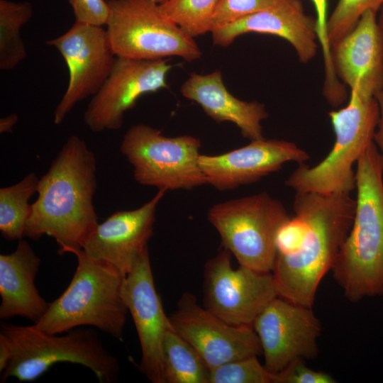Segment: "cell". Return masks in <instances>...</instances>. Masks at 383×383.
Returning a JSON list of instances; mask_svg holds the SVG:
<instances>
[{
    "instance_id": "cell-29",
    "label": "cell",
    "mask_w": 383,
    "mask_h": 383,
    "mask_svg": "<svg viewBox=\"0 0 383 383\" xmlns=\"http://www.w3.org/2000/svg\"><path fill=\"white\" fill-rule=\"evenodd\" d=\"M276 383H335L330 374L306 366L303 359L296 360L276 374Z\"/></svg>"
},
{
    "instance_id": "cell-6",
    "label": "cell",
    "mask_w": 383,
    "mask_h": 383,
    "mask_svg": "<svg viewBox=\"0 0 383 383\" xmlns=\"http://www.w3.org/2000/svg\"><path fill=\"white\" fill-rule=\"evenodd\" d=\"M328 116L335 135L334 145L316 165L299 164L285 182L296 192L350 193L355 188L353 166L374 142L379 117L377 101L374 96L352 89L348 104Z\"/></svg>"
},
{
    "instance_id": "cell-32",
    "label": "cell",
    "mask_w": 383,
    "mask_h": 383,
    "mask_svg": "<svg viewBox=\"0 0 383 383\" xmlns=\"http://www.w3.org/2000/svg\"><path fill=\"white\" fill-rule=\"evenodd\" d=\"M316 14V33L318 43L321 46L325 73L331 75L333 73V67L331 58V45L328 39L327 22H328V0H311Z\"/></svg>"
},
{
    "instance_id": "cell-10",
    "label": "cell",
    "mask_w": 383,
    "mask_h": 383,
    "mask_svg": "<svg viewBox=\"0 0 383 383\" xmlns=\"http://www.w3.org/2000/svg\"><path fill=\"white\" fill-rule=\"evenodd\" d=\"M224 248L209 260L204 272V306L233 326H252L260 312L279 296L272 272L231 265Z\"/></svg>"
},
{
    "instance_id": "cell-25",
    "label": "cell",
    "mask_w": 383,
    "mask_h": 383,
    "mask_svg": "<svg viewBox=\"0 0 383 383\" xmlns=\"http://www.w3.org/2000/svg\"><path fill=\"white\" fill-rule=\"evenodd\" d=\"M218 0H170L160 4L162 13L192 38L211 30Z\"/></svg>"
},
{
    "instance_id": "cell-21",
    "label": "cell",
    "mask_w": 383,
    "mask_h": 383,
    "mask_svg": "<svg viewBox=\"0 0 383 383\" xmlns=\"http://www.w3.org/2000/svg\"><path fill=\"white\" fill-rule=\"evenodd\" d=\"M40 259L30 244L20 240L14 252L0 255V318L21 316L38 322L49 304L39 294L34 280Z\"/></svg>"
},
{
    "instance_id": "cell-36",
    "label": "cell",
    "mask_w": 383,
    "mask_h": 383,
    "mask_svg": "<svg viewBox=\"0 0 383 383\" xmlns=\"http://www.w3.org/2000/svg\"><path fill=\"white\" fill-rule=\"evenodd\" d=\"M377 23L383 37V5L377 13Z\"/></svg>"
},
{
    "instance_id": "cell-19",
    "label": "cell",
    "mask_w": 383,
    "mask_h": 383,
    "mask_svg": "<svg viewBox=\"0 0 383 383\" xmlns=\"http://www.w3.org/2000/svg\"><path fill=\"white\" fill-rule=\"evenodd\" d=\"M377 13L368 11L331 47L334 71L350 90L375 95L383 91V37Z\"/></svg>"
},
{
    "instance_id": "cell-24",
    "label": "cell",
    "mask_w": 383,
    "mask_h": 383,
    "mask_svg": "<svg viewBox=\"0 0 383 383\" xmlns=\"http://www.w3.org/2000/svg\"><path fill=\"white\" fill-rule=\"evenodd\" d=\"M33 15L28 1L14 2L0 0V69L16 67L26 55V48L21 36L22 26Z\"/></svg>"
},
{
    "instance_id": "cell-30",
    "label": "cell",
    "mask_w": 383,
    "mask_h": 383,
    "mask_svg": "<svg viewBox=\"0 0 383 383\" xmlns=\"http://www.w3.org/2000/svg\"><path fill=\"white\" fill-rule=\"evenodd\" d=\"M289 218L279 229L276 237L277 255H289L300 246L306 231V223L299 213Z\"/></svg>"
},
{
    "instance_id": "cell-16",
    "label": "cell",
    "mask_w": 383,
    "mask_h": 383,
    "mask_svg": "<svg viewBox=\"0 0 383 383\" xmlns=\"http://www.w3.org/2000/svg\"><path fill=\"white\" fill-rule=\"evenodd\" d=\"M309 158L308 153L292 142L262 138L223 154H201L199 164L207 184L226 191L258 181L288 162L301 164Z\"/></svg>"
},
{
    "instance_id": "cell-11",
    "label": "cell",
    "mask_w": 383,
    "mask_h": 383,
    "mask_svg": "<svg viewBox=\"0 0 383 383\" xmlns=\"http://www.w3.org/2000/svg\"><path fill=\"white\" fill-rule=\"evenodd\" d=\"M47 43L59 51L69 71L67 88L54 111V123L58 125L77 103L97 93L109 76L116 56L106 30L78 21Z\"/></svg>"
},
{
    "instance_id": "cell-14",
    "label": "cell",
    "mask_w": 383,
    "mask_h": 383,
    "mask_svg": "<svg viewBox=\"0 0 383 383\" xmlns=\"http://www.w3.org/2000/svg\"><path fill=\"white\" fill-rule=\"evenodd\" d=\"M170 317L175 331L190 343L210 369L223 363L262 353L252 326H233L184 293Z\"/></svg>"
},
{
    "instance_id": "cell-28",
    "label": "cell",
    "mask_w": 383,
    "mask_h": 383,
    "mask_svg": "<svg viewBox=\"0 0 383 383\" xmlns=\"http://www.w3.org/2000/svg\"><path fill=\"white\" fill-rule=\"evenodd\" d=\"M282 0H218L212 17L211 30L246 16L274 7Z\"/></svg>"
},
{
    "instance_id": "cell-7",
    "label": "cell",
    "mask_w": 383,
    "mask_h": 383,
    "mask_svg": "<svg viewBox=\"0 0 383 383\" xmlns=\"http://www.w3.org/2000/svg\"><path fill=\"white\" fill-rule=\"evenodd\" d=\"M207 218L240 265L272 272L277 232L290 218L282 202L261 192L214 204Z\"/></svg>"
},
{
    "instance_id": "cell-12",
    "label": "cell",
    "mask_w": 383,
    "mask_h": 383,
    "mask_svg": "<svg viewBox=\"0 0 383 383\" xmlns=\"http://www.w3.org/2000/svg\"><path fill=\"white\" fill-rule=\"evenodd\" d=\"M264 355L265 367L277 374L298 359H311L318 353L322 326L312 307L277 296L253 322Z\"/></svg>"
},
{
    "instance_id": "cell-18",
    "label": "cell",
    "mask_w": 383,
    "mask_h": 383,
    "mask_svg": "<svg viewBox=\"0 0 383 383\" xmlns=\"http://www.w3.org/2000/svg\"><path fill=\"white\" fill-rule=\"evenodd\" d=\"M211 33L213 45L223 48L245 33L276 35L292 45L303 63L311 61L318 48L316 20L305 13L301 0H282L272 8L243 17Z\"/></svg>"
},
{
    "instance_id": "cell-1",
    "label": "cell",
    "mask_w": 383,
    "mask_h": 383,
    "mask_svg": "<svg viewBox=\"0 0 383 383\" xmlns=\"http://www.w3.org/2000/svg\"><path fill=\"white\" fill-rule=\"evenodd\" d=\"M96 169L94 153L86 143L70 136L39 179L24 236L52 237L60 255L82 249L99 223L93 202Z\"/></svg>"
},
{
    "instance_id": "cell-34",
    "label": "cell",
    "mask_w": 383,
    "mask_h": 383,
    "mask_svg": "<svg viewBox=\"0 0 383 383\" xmlns=\"http://www.w3.org/2000/svg\"><path fill=\"white\" fill-rule=\"evenodd\" d=\"M12 351L5 335L0 333V373L4 371L10 362Z\"/></svg>"
},
{
    "instance_id": "cell-17",
    "label": "cell",
    "mask_w": 383,
    "mask_h": 383,
    "mask_svg": "<svg viewBox=\"0 0 383 383\" xmlns=\"http://www.w3.org/2000/svg\"><path fill=\"white\" fill-rule=\"evenodd\" d=\"M165 192H158L142 206L111 214L97 226L82 246L91 258L106 262L123 275L134 268L153 233L157 206Z\"/></svg>"
},
{
    "instance_id": "cell-22",
    "label": "cell",
    "mask_w": 383,
    "mask_h": 383,
    "mask_svg": "<svg viewBox=\"0 0 383 383\" xmlns=\"http://www.w3.org/2000/svg\"><path fill=\"white\" fill-rule=\"evenodd\" d=\"M162 360L165 383H209V366L173 327L164 336Z\"/></svg>"
},
{
    "instance_id": "cell-20",
    "label": "cell",
    "mask_w": 383,
    "mask_h": 383,
    "mask_svg": "<svg viewBox=\"0 0 383 383\" xmlns=\"http://www.w3.org/2000/svg\"><path fill=\"white\" fill-rule=\"evenodd\" d=\"M180 90L183 96L200 105L217 123H233L241 135L250 140L263 138L261 121L268 117L265 105L235 97L224 85L220 70L208 74L192 72Z\"/></svg>"
},
{
    "instance_id": "cell-33",
    "label": "cell",
    "mask_w": 383,
    "mask_h": 383,
    "mask_svg": "<svg viewBox=\"0 0 383 383\" xmlns=\"http://www.w3.org/2000/svg\"><path fill=\"white\" fill-rule=\"evenodd\" d=\"M375 98L379 105V117L373 141L383 158V91L377 93L375 95Z\"/></svg>"
},
{
    "instance_id": "cell-13",
    "label": "cell",
    "mask_w": 383,
    "mask_h": 383,
    "mask_svg": "<svg viewBox=\"0 0 383 383\" xmlns=\"http://www.w3.org/2000/svg\"><path fill=\"white\" fill-rule=\"evenodd\" d=\"M172 68L165 59L116 57L109 76L84 112L85 124L94 132L118 130L125 113L141 96L169 88L166 77Z\"/></svg>"
},
{
    "instance_id": "cell-23",
    "label": "cell",
    "mask_w": 383,
    "mask_h": 383,
    "mask_svg": "<svg viewBox=\"0 0 383 383\" xmlns=\"http://www.w3.org/2000/svg\"><path fill=\"white\" fill-rule=\"evenodd\" d=\"M39 179L31 172L15 184L0 189V231L6 240L24 237L32 210L29 199L37 192Z\"/></svg>"
},
{
    "instance_id": "cell-37",
    "label": "cell",
    "mask_w": 383,
    "mask_h": 383,
    "mask_svg": "<svg viewBox=\"0 0 383 383\" xmlns=\"http://www.w3.org/2000/svg\"><path fill=\"white\" fill-rule=\"evenodd\" d=\"M170 0H157V1L158 2V4H165L166 3L167 1H168Z\"/></svg>"
},
{
    "instance_id": "cell-3",
    "label": "cell",
    "mask_w": 383,
    "mask_h": 383,
    "mask_svg": "<svg viewBox=\"0 0 383 383\" xmlns=\"http://www.w3.org/2000/svg\"><path fill=\"white\" fill-rule=\"evenodd\" d=\"M352 226L331 270L352 302L383 296V158L372 142L357 161Z\"/></svg>"
},
{
    "instance_id": "cell-27",
    "label": "cell",
    "mask_w": 383,
    "mask_h": 383,
    "mask_svg": "<svg viewBox=\"0 0 383 383\" xmlns=\"http://www.w3.org/2000/svg\"><path fill=\"white\" fill-rule=\"evenodd\" d=\"M382 5L383 0H338L327 22L331 47L350 32L365 12L377 13Z\"/></svg>"
},
{
    "instance_id": "cell-31",
    "label": "cell",
    "mask_w": 383,
    "mask_h": 383,
    "mask_svg": "<svg viewBox=\"0 0 383 383\" xmlns=\"http://www.w3.org/2000/svg\"><path fill=\"white\" fill-rule=\"evenodd\" d=\"M72 8L75 21L93 26L106 25L109 6L104 0H68Z\"/></svg>"
},
{
    "instance_id": "cell-35",
    "label": "cell",
    "mask_w": 383,
    "mask_h": 383,
    "mask_svg": "<svg viewBox=\"0 0 383 383\" xmlns=\"http://www.w3.org/2000/svg\"><path fill=\"white\" fill-rule=\"evenodd\" d=\"M18 121V116L12 113L0 119V133H10Z\"/></svg>"
},
{
    "instance_id": "cell-26",
    "label": "cell",
    "mask_w": 383,
    "mask_h": 383,
    "mask_svg": "<svg viewBox=\"0 0 383 383\" xmlns=\"http://www.w3.org/2000/svg\"><path fill=\"white\" fill-rule=\"evenodd\" d=\"M276 374L262 365L257 356H250L211 369L209 383H276Z\"/></svg>"
},
{
    "instance_id": "cell-5",
    "label": "cell",
    "mask_w": 383,
    "mask_h": 383,
    "mask_svg": "<svg viewBox=\"0 0 383 383\" xmlns=\"http://www.w3.org/2000/svg\"><path fill=\"white\" fill-rule=\"evenodd\" d=\"M0 333L8 340L12 356L1 372V382L9 377L34 381L59 362L79 364L90 369L101 383L116 382L119 364L105 348L96 331L72 329L65 335L45 333L33 325L1 323Z\"/></svg>"
},
{
    "instance_id": "cell-2",
    "label": "cell",
    "mask_w": 383,
    "mask_h": 383,
    "mask_svg": "<svg viewBox=\"0 0 383 383\" xmlns=\"http://www.w3.org/2000/svg\"><path fill=\"white\" fill-rule=\"evenodd\" d=\"M350 194L296 193L293 210L304 218L306 231L294 252L277 255L272 273L279 297L313 306L353 224L356 201Z\"/></svg>"
},
{
    "instance_id": "cell-9",
    "label": "cell",
    "mask_w": 383,
    "mask_h": 383,
    "mask_svg": "<svg viewBox=\"0 0 383 383\" xmlns=\"http://www.w3.org/2000/svg\"><path fill=\"white\" fill-rule=\"evenodd\" d=\"M201 146L200 140L194 136L167 137L160 130L140 123L126 131L120 149L132 165L138 183L166 192L207 184L199 164Z\"/></svg>"
},
{
    "instance_id": "cell-15",
    "label": "cell",
    "mask_w": 383,
    "mask_h": 383,
    "mask_svg": "<svg viewBox=\"0 0 383 383\" xmlns=\"http://www.w3.org/2000/svg\"><path fill=\"white\" fill-rule=\"evenodd\" d=\"M122 295L140 344V370L151 382L165 383L162 343L166 331L172 326L155 286L148 247L126 276Z\"/></svg>"
},
{
    "instance_id": "cell-8",
    "label": "cell",
    "mask_w": 383,
    "mask_h": 383,
    "mask_svg": "<svg viewBox=\"0 0 383 383\" xmlns=\"http://www.w3.org/2000/svg\"><path fill=\"white\" fill-rule=\"evenodd\" d=\"M106 31L114 55L138 60L177 56L186 61L202 52L194 40L165 15L157 0H108Z\"/></svg>"
},
{
    "instance_id": "cell-4",
    "label": "cell",
    "mask_w": 383,
    "mask_h": 383,
    "mask_svg": "<svg viewBox=\"0 0 383 383\" xmlns=\"http://www.w3.org/2000/svg\"><path fill=\"white\" fill-rule=\"evenodd\" d=\"M70 253L76 256L77 266L69 286L33 326L50 334L91 326L121 340L128 312L122 295L126 276L82 249Z\"/></svg>"
}]
</instances>
